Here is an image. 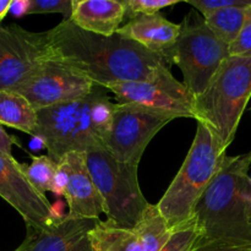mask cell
<instances>
[{"instance_id": "obj_22", "label": "cell", "mask_w": 251, "mask_h": 251, "mask_svg": "<svg viewBox=\"0 0 251 251\" xmlns=\"http://www.w3.org/2000/svg\"><path fill=\"white\" fill-rule=\"evenodd\" d=\"M25 176L29 183L39 191L44 194L51 191L54 178H55L58 163L49 156H33L29 164H21Z\"/></svg>"}, {"instance_id": "obj_4", "label": "cell", "mask_w": 251, "mask_h": 251, "mask_svg": "<svg viewBox=\"0 0 251 251\" xmlns=\"http://www.w3.org/2000/svg\"><path fill=\"white\" fill-rule=\"evenodd\" d=\"M251 98V58L229 56L203 93L194 98V117L228 149Z\"/></svg>"}, {"instance_id": "obj_8", "label": "cell", "mask_w": 251, "mask_h": 251, "mask_svg": "<svg viewBox=\"0 0 251 251\" xmlns=\"http://www.w3.org/2000/svg\"><path fill=\"white\" fill-rule=\"evenodd\" d=\"M176 114L137 104L115 103L114 123L105 150L118 161L139 166L145 150Z\"/></svg>"}, {"instance_id": "obj_10", "label": "cell", "mask_w": 251, "mask_h": 251, "mask_svg": "<svg viewBox=\"0 0 251 251\" xmlns=\"http://www.w3.org/2000/svg\"><path fill=\"white\" fill-rule=\"evenodd\" d=\"M50 59L48 31L31 32L15 24L0 26V90H14Z\"/></svg>"}, {"instance_id": "obj_11", "label": "cell", "mask_w": 251, "mask_h": 251, "mask_svg": "<svg viewBox=\"0 0 251 251\" xmlns=\"http://www.w3.org/2000/svg\"><path fill=\"white\" fill-rule=\"evenodd\" d=\"M104 88L114 93L117 103L137 104L172 113L178 118L195 119L194 97L185 85L172 75L169 68L162 69L152 80L113 82Z\"/></svg>"}, {"instance_id": "obj_16", "label": "cell", "mask_w": 251, "mask_h": 251, "mask_svg": "<svg viewBox=\"0 0 251 251\" xmlns=\"http://www.w3.org/2000/svg\"><path fill=\"white\" fill-rule=\"evenodd\" d=\"M125 19L123 0H73L71 21L100 36H113Z\"/></svg>"}, {"instance_id": "obj_12", "label": "cell", "mask_w": 251, "mask_h": 251, "mask_svg": "<svg viewBox=\"0 0 251 251\" xmlns=\"http://www.w3.org/2000/svg\"><path fill=\"white\" fill-rule=\"evenodd\" d=\"M0 198L24 218L26 227L48 229L58 220L46 195L27 179L21 163L0 152Z\"/></svg>"}, {"instance_id": "obj_24", "label": "cell", "mask_w": 251, "mask_h": 251, "mask_svg": "<svg viewBox=\"0 0 251 251\" xmlns=\"http://www.w3.org/2000/svg\"><path fill=\"white\" fill-rule=\"evenodd\" d=\"M125 6V17L135 19L140 15H154L166 7L174 6L179 0H123Z\"/></svg>"}, {"instance_id": "obj_28", "label": "cell", "mask_w": 251, "mask_h": 251, "mask_svg": "<svg viewBox=\"0 0 251 251\" xmlns=\"http://www.w3.org/2000/svg\"><path fill=\"white\" fill-rule=\"evenodd\" d=\"M189 4L198 10L202 17L229 7H248L251 5V0H189Z\"/></svg>"}, {"instance_id": "obj_2", "label": "cell", "mask_w": 251, "mask_h": 251, "mask_svg": "<svg viewBox=\"0 0 251 251\" xmlns=\"http://www.w3.org/2000/svg\"><path fill=\"white\" fill-rule=\"evenodd\" d=\"M251 151L228 156L194 211L199 240L251 242Z\"/></svg>"}, {"instance_id": "obj_26", "label": "cell", "mask_w": 251, "mask_h": 251, "mask_svg": "<svg viewBox=\"0 0 251 251\" xmlns=\"http://www.w3.org/2000/svg\"><path fill=\"white\" fill-rule=\"evenodd\" d=\"M229 55L251 58V6L247 7L244 25L239 36L229 46Z\"/></svg>"}, {"instance_id": "obj_1", "label": "cell", "mask_w": 251, "mask_h": 251, "mask_svg": "<svg viewBox=\"0 0 251 251\" xmlns=\"http://www.w3.org/2000/svg\"><path fill=\"white\" fill-rule=\"evenodd\" d=\"M53 59L70 66L95 85L147 81L169 63L162 54L144 48L117 32L113 36L91 33L71 20L48 31Z\"/></svg>"}, {"instance_id": "obj_23", "label": "cell", "mask_w": 251, "mask_h": 251, "mask_svg": "<svg viewBox=\"0 0 251 251\" xmlns=\"http://www.w3.org/2000/svg\"><path fill=\"white\" fill-rule=\"evenodd\" d=\"M200 238L194 218L172 229V234L159 251H193Z\"/></svg>"}, {"instance_id": "obj_19", "label": "cell", "mask_w": 251, "mask_h": 251, "mask_svg": "<svg viewBox=\"0 0 251 251\" xmlns=\"http://www.w3.org/2000/svg\"><path fill=\"white\" fill-rule=\"evenodd\" d=\"M134 228L141 240L142 251H159L172 234L168 223L152 203Z\"/></svg>"}, {"instance_id": "obj_7", "label": "cell", "mask_w": 251, "mask_h": 251, "mask_svg": "<svg viewBox=\"0 0 251 251\" xmlns=\"http://www.w3.org/2000/svg\"><path fill=\"white\" fill-rule=\"evenodd\" d=\"M229 56V47L198 17L184 21L176 44L164 53L169 64H176L180 69L183 83L194 98L203 93Z\"/></svg>"}, {"instance_id": "obj_18", "label": "cell", "mask_w": 251, "mask_h": 251, "mask_svg": "<svg viewBox=\"0 0 251 251\" xmlns=\"http://www.w3.org/2000/svg\"><path fill=\"white\" fill-rule=\"evenodd\" d=\"M0 124L33 136L37 127V110L20 93L0 90Z\"/></svg>"}, {"instance_id": "obj_29", "label": "cell", "mask_w": 251, "mask_h": 251, "mask_svg": "<svg viewBox=\"0 0 251 251\" xmlns=\"http://www.w3.org/2000/svg\"><path fill=\"white\" fill-rule=\"evenodd\" d=\"M66 184H68V171H66L65 163L60 161L58 163V169H56L55 178H54L51 193L58 196H64L65 195Z\"/></svg>"}, {"instance_id": "obj_17", "label": "cell", "mask_w": 251, "mask_h": 251, "mask_svg": "<svg viewBox=\"0 0 251 251\" xmlns=\"http://www.w3.org/2000/svg\"><path fill=\"white\" fill-rule=\"evenodd\" d=\"M92 251H142L135 228H126L112 221L98 220L88 233Z\"/></svg>"}, {"instance_id": "obj_32", "label": "cell", "mask_w": 251, "mask_h": 251, "mask_svg": "<svg viewBox=\"0 0 251 251\" xmlns=\"http://www.w3.org/2000/svg\"><path fill=\"white\" fill-rule=\"evenodd\" d=\"M12 5V0H0V22L4 20L6 16L7 12L10 11Z\"/></svg>"}, {"instance_id": "obj_20", "label": "cell", "mask_w": 251, "mask_h": 251, "mask_svg": "<svg viewBox=\"0 0 251 251\" xmlns=\"http://www.w3.org/2000/svg\"><path fill=\"white\" fill-rule=\"evenodd\" d=\"M251 6V5H250ZM249 7V6H248ZM247 7H229L203 17L206 26L228 47L239 36L244 25Z\"/></svg>"}, {"instance_id": "obj_21", "label": "cell", "mask_w": 251, "mask_h": 251, "mask_svg": "<svg viewBox=\"0 0 251 251\" xmlns=\"http://www.w3.org/2000/svg\"><path fill=\"white\" fill-rule=\"evenodd\" d=\"M104 87L96 86L95 97L91 107V124L96 136L105 149V142L109 139L114 123L115 103L104 95Z\"/></svg>"}, {"instance_id": "obj_6", "label": "cell", "mask_w": 251, "mask_h": 251, "mask_svg": "<svg viewBox=\"0 0 251 251\" xmlns=\"http://www.w3.org/2000/svg\"><path fill=\"white\" fill-rule=\"evenodd\" d=\"M95 90L82 100L37 110V127L33 137L42 141L48 156L59 163L70 152L86 153L104 149L91 124Z\"/></svg>"}, {"instance_id": "obj_31", "label": "cell", "mask_w": 251, "mask_h": 251, "mask_svg": "<svg viewBox=\"0 0 251 251\" xmlns=\"http://www.w3.org/2000/svg\"><path fill=\"white\" fill-rule=\"evenodd\" d=\"M10 11L14 12L16 16H22L27 14V0L26 1H12Z\"/></svg>"}, {"instance_id": "obj_5", "label": "cell", "mask_w": 251, "mask_h": 251, "mask_svg": "<svg viewBox=\"0 0 251 251\" xmlns=\"http://www.w3.org/2000/svg\"><path fill=\"white\" fill-rule=\"evenodd\" d=\"M85 158L102 196L107 220L134 228L151 205L140 189L139 166L118 161L105 149L86 152Z\"/></svg>"}, {"instance_id": "obj_13", "label": "cell", "mask_w": 251, "mask_h": 251, "mask_svg": "<svg viewBox=\"0 0 251 251\" xmlns=\"http://www.w3.org/2000/svg\"><path fill=\"white\" fill-rule=\"evenodd\" d=\"M61 161L68 171L65 195L69 206L66 217L71 220H100L104 213L102 196L91 176L85 153L70 152Z\"/></svg>"}, {"instance_id": "obj_27", "label": "cell", "mask_w": 251, "mask_h": 251, "mask_svg": "<svg viewBox=\"0 0 251 251\" xmlns=\"http://www.w3.org/2000/svg\"><path fill=\"white\" fill-rule=\"evenodd\" d=\"M193 251H251V242L235 239L198 240Z\"/></svg>"}, {"instance_id": "obj_14", "label": "cell", "mask_w": 251, "mask_h": 251, "mask_svg": "<svg viewBox=\"0 0 251 251\" xmlns=\"http://www.w3.org/2000/svg\"><path fill=\"white\" fill-rule=\"evenodd\" d=\"M97 221L64 216L48 229L26 227V238L15 251H92L88 233Z\"/></svg>"}, {"instance_id": "obj_25", "label": "cell", "mask_w": 251, "mask_h": 251, "mask_svg": "<svg viewBox=\"0 0 251 251\" xmlns=\"http://www.w3.org/2000/svg\"><path fill=\"white\" fill-rule=\"evenodd\" d=\"M61 14L63 21L71 20L73 0H27V14Z\"/></svg>"}, {"instance_id": "obj_3", "label": "cell", "mask_w": 251, "mask_h": 251, "mask_svg": "<svg viewBox=\"0 0 251 251\" xmlns=\"http://www.w3.org/2000/svg\"><path fill=\"white\" fill-rule=\"evenodd\" d=\"M227 157V149L216 135L198 122L195 137L180 169L156 203L171 229L193 218L201 196L220 173Z\"/></svg>"}, {"instance_id": "obj_9", "label": "cell", "mask_w": 251, "mask_h": 251, "mask_svg": "<svg viewBox=\"0 0 251 251\" xmlns=\"http://www.w3.org/2000/svg\"><path fill=\"white\" fill-rule=\"evenodd\" d=\"M97 85L70 66L50 59L14 88L36 110L82 100Z\"/></svg>"}, {"instance_id": "obj_30", "label": "cell", "mask_w": 251, "mask_h": 251, "mask_svg": "<svg viewBox=\"0 0 251 251\" xmlns=\"http://www.w3.org/2000/svg\"><path fill=\"white\" fill-rule=\"evenodd\" d=\"M14 145L20 146L19 141L14 136L7 134L4 130V126L0 124V152L7 154V156H12V146Z\"/></svg>"}, {"instance_id": "obj_15", "label": "cell", "mask_w": 251, "mask_h": 251, "mask_svg": "<svg viewBox=\"0 0 251 251\" xmlns=\"http://www.w3.org/2000/svg\"><path fill=\"white\" fill-rule=\"evenodd\" d=\"M181 25L173 24L161 14L140 15L118 29V33L132 39L153 53L162 54L176 44Z\"/></svg>"}]
</instances>
